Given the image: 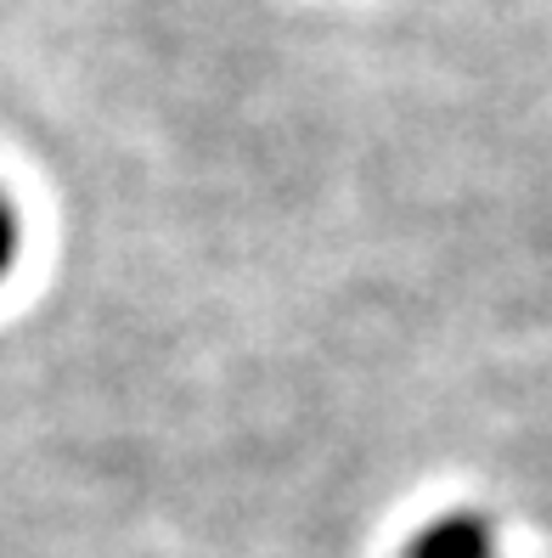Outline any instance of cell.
<instances>
[{
  "label": "cell",
  "instance_id": "cell-1",
  "mask_svg": "<svg viewBox=\"0 0 552 558\" xmlns=\"http://www.w3.org/2000/svg\"><path fill=\"white\" fill-rule=\"evenodd\" d=\"M17 259H23V215L12 204V192L0 186V282L17 271Z\"/></svg>",
  "mask_w": 552,
  "mask_h": 558
}]
</instances>
